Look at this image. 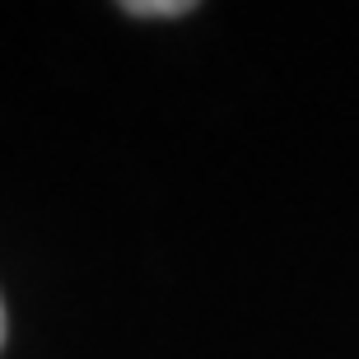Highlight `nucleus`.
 I'll list each match as a JSON object with an SVG mask.
<instances>
[{"label":"nucleus","mask_w":359,"mask_h":359,"mask_svg":"<svg viewBox=\"0 0 359 359\" xmlns=\"http://www.w3.org/2000/svg\"><path fill=\"white\" fill-rule=\"evenodd\" d=\"M117 5L135 19H173V14H187L196 0H117Z\"/></svg>","instance_id":"f257e3e1"},{"label":"nucleus","mask_w":359,"mask_h":359,"mask_svg":"<svg viewBox=\"0 0 359 359\" xmlns=\"http://www.w3.org/2000/svg\"><path fill=\"white\" fill-rule=\"evenodd\" d=\"M0 341H5V304H0Z\"/></svg>","instance_id":"f03ea898"}]
</instances>
